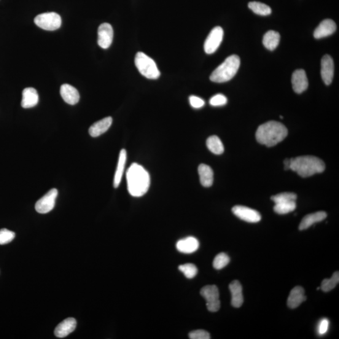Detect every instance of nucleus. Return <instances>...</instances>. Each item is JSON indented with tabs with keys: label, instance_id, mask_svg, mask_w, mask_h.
Returning <instances> with one entry per match:
<instances>
[{
	"label": "nucleus",
	"instance_id": "obj_1",
	"mask_svg": "<svg viewBox=\"0 0 339 339\" xmlns=\"http://www.w3.org/2000/svg\"><path fill=\"white\" fill-rule=\"evenodd\" d=\"M129 193L135 197H142L149 190L150 177L146 170L138 163H133L126 172Z\"/></svg>",
	"mask_w": 339,
	"mask_h": 339
},
{
	"label": "nucleus",
	"instance_id": "obj_2",
	"mask_svg": "<svg viewBox=\"0 0 339 339\" xmlns=\"http://www.w3.org/2000/svg\"><path fill=\"white\" fill-rule=\"evenodd\" d=\"M287 135V128L282 123L274 121L260 125L256 133L258 142L268 147L275 146Z\"/></svg>",
	"mask_w": 339,
	"mask_h": 339
},
{
	"label": "nucleus",
	"instance_id": "obj_3",
	"mask_svg": "<svg viewBox=\"0 0 339 339\" xmlns=\"http://www.w3.org/2000/svg\"><path fill=\"white\" fill-rule=\"evenodd\" d=\"M325 168L324 161L314 156H301L291 159L290 170L303 178L322 173Z\"/></svg>",
	"mask_w": 339,
	"mask_h": 339
},
{
	"label": "nucleus",
	"instance_id": "obj_4",
	"mask_svg": "<svg viewBox=\"0 0 339 339\" xmlns=\"http://www.w3.org/2000/svg\"><path fill=\"white\" fill-rule=\"evenodd\" d=\"M240 59L236 55L228 56L223 63L212 72L210 79L217 83L228 82L232 79L238 72L240 66Z\"/></svg>",
	"mask_w": 339,
	"mask_h": 339
},
{
	"label": "nucleus",
	"instance_id": "obj_5",
	"mask_svg": "<svg viewBox=\"0 0 339 339\" xmlns=\"http://www.w3.org/2000/svg\"><path fill=\"white\" fill-rule=\"evenodd\" d=\"M134 63L139 73L147 79H157L160 76V72L155 62L145 53H137Z\"/></svg>",
	"mask_w": 339,
	"mask_h": 339
},
{
	"label": "nucleus",
	"instance_id": "obj_6",
	"mask_svg": "<svg viewBox=\"0 0 339 339\" xmlns=\"http://www.w3.org/2000/svg\"><path fill=\"white\" fill-rule=\"evenodd\" d=\"M34 22L39 27L45 31H53L61 27V16L55 12L42 13L34 19Z\"/></svg>",
	"mask_w": 339,
	"mask_h": 339
},
{
	"label": "nucleus",
	"instance_id": "obj_7",
	"mask_svg": "<svg viewBox=\"0 0 339 339\" xmlns=\"http://www.w3.org/2000/svg\"><path fill=\"white\" fill-rule=\"evenodd\" d=\"M201 295L205 298L207 308L209 312H216L219 310V292L216 285L204 287L201 290Z\"/></svg>",
	"mask_w": 339,
	"mask_h": 339
},
{
	"label": "nucleus",
	"instance_id": "obj_8",
	"mask_svg": "<svg viewBox=\"0 0 339 339\" xmlns=\"http://www.w3.org/2000/svg\"><path fill=\"white\" fill-rule=\"evenodd\" d=\"M224 31L220 26H216L210 32L204 43V50L207 54H212L218 49L222 41Z\"/></svg>",
	"mask_w": 339,
	"mask_h": 339
},
{
	"label": "nucleus",
	"instance_id": "obj_9",
	"mask_svg": "<svg viewBox=\"0 0 339 339\" xmlns=\"http://www.w3.org/2000/svg\"><path fill=\"white\" fill-rule=\"evenodd\" d=\"M58 195V190L52 188L41 199L38 201L36 204V210L40 214H47L54 208L55 201Z\"/></svg>",
	"mask_w": 339,
	"mask_h": 339
},
{
	"label": "nucleus",
	"instance_id": "obj_10",
	"mask_svg": "<svg viewBox=\"0 0 339 339\" xmlns=\"http://www.w3.org/2000/svg\"><path fill=\"white\" fill-rule=\"evenodd\" d=\"M232 211L236 217L247 222H258L262 219L259 212L249 207L236 206L232 209Z\"/></svg>",
	"mask_w": 339,
	"mask_h": 339
},
{
	"label": "nucleus",
	"instance_id": "obj_11",
	"mask_svg": "<svg viewBox=\"0 0 339 339\" xmlns=\"http://www.w3.org/2000/svg\"><path fill=\"white\" fill-rule=\"evenodd\" d=\"M98 35V44L99 47L106 49L111 46L114 33H113L112 26L109 23L101 24L99 26Z\"/></svg>",
	"mask_w": 339,
	"mask_h": 339
},
{
	"label": "nucleus",
	"instance_id": "obj_12",
	"mask_svg": "<svg viewBox=\"0 0 339 339\" xmlns=\"http://www.w3.org/2000/svg\"><path fill=\"white\" fill-rule=\"evenodd\" d=\"M334 74V64L333 59L329 55L323 56L321 61V75L322 80L326 85H330L332 82Z\"/></svg>",
	"mask_w": 339,
	"mask_h": 339
},
{
	"label": "nucleus",
	"instance_id": "obj_13",
	"mask_svg": "<svg viewBox=\"0 0 339 339\" xmlns=\"http://www.w3.org/2000/svg\"><path fill=\"white\" fill-rule=\"evenodd\" d=\"M292 83L296 93L301 94L307 90L308 82L305 71L303 69H298L293 72Z\"/></svg>",
	"mask_w": 339,
	"mask_h": 339
},
{
	"label": "nucleus",
	"instance_id": "obj_14",
	"mask_svg": "<svg viewBox=\"0 0 339 339\" xmlns=\"http://www.w3.org/2000/svg\"><path fill=\"white\" fill-rule=\"evenodd\" d=\"M336 29H337V26L334 21L330 19H326V20L322 21L315 30L314 36L317 39L330 36L334 33Z\"/></svg>",
	"mask_w": 339,
	"mask_h": 339
},
{
	"label": "nucleus",
	"instance_id": "obj_15",
	"mask_svg": "<svg viewBox=\"0 0 339 339\" xmlns=\"http://www.w3.org/2000/svg\"><path fill=\"white\" fill-rule=\"evenodd\" d=\"M177 250L185 254H190L197 251L199 247V243L194 237L189 236L177 242L176 244Z\"/></svg>",
	"mask_w": 339,
	"mask_h": 339
},
{
	"label": "nucleus",
	"instance_id": "obj_16",
	"mask_svg": "<svg viewBox=\"0 0 339 339\" xmlns=\"http://www.w3.org/2000/svg\"><path fill=\"white\" fill-rule=\"evenodd\" d=\"M77 322L74 318H68L63 320L54 330V334L56 337L64 338L74 332L76 327Z\"/></svg>",
	"mask_w": 339,
	"mask_h": 339
},
{
	"label": "nucleus",
	"instance_id": "obj_17",
	"mask_svg": "<svg viewBox=\"0 0 339 339\" xmlns=\"http://www.w3.org/2000/svg\"><path fill=\"white\" fill-rule=\"evenodd\" d=\"M306 300L305 290L303 288L300 286L295 287L290 292L288 298L287 305L289 308L294 309L299 306Z\"/></svg>",
	"mask_w": 339,
	"mask_h": 339
},
{
	"label": "nucleus",
	"instance_id": "obj_18",
	"mask_svg": "<svg viewBox=\"0 0 339 339\" xmlns=\"http://www.w3.org/2000/svg\"><path fill=\"white\" fill-rule=\"evenodd\" d=\"M230 290L231 293V304L235 308H239L243 305L244 298L243 288L240 282L235 280L231 282Z\"/></svg>",
	"mask_w": 339,
	"mask_h": 339
},
{
	"label": "nucleus",
	"instance_id": "obj_19",
	"mask_svg": "<svg viewBox=\"0 0 339 339\" xmlns=\"http://www.w3.org/2000/svg\"><path fill=\"white\" fill-rule=\"evenodd\" d=\"M60 93L62 98L67 104L74 105L79 101V93L73 86L67 84L62 85Z\"/></svg>",
	"mask_w": 339,
	"mask_h": 339
},
{
	"label": "nucleus",
	"instance_id": "obj_20",
	"mask_svg": "<svg viewBox=\"0 0 339 339\" xmlns=\"http://www.w3.org/2000/svg\"><path fill=\"white\" fill-rule=\"evenodd\" d=\"M39 103V94L36 89L33 88H25L22 92L21 106L23 108H31L36 106Z\"/></svg>",
	"mask_w": 339,
	"mask_h": 339
},
{
	"label": "nucleus",
	"instance_id": "obj_21",
	"mask_svg": "<svg viewBox=\"0 0 339 339\" xmlns=\"http://www.w3.org/2000/svg\"><path fill=\"white\" fill-rule=\"evenodd\" d=\"M112 123L111 117H106L100 121L94 123L89 130V133L93 137H98L101 135L109 130Z\"/></svg>",
	"mask_w": 339,
	"mask_h": 339
},
{
	"label": "nucleus",
	"instance_id": "obj_22",
	"mask_svg": "<svg viewBox=\"0 0 339 339\" xmlns=\"http://www.w3.org/2000/svg\"><path fill=\"white\" fill-rule=\"evenodd\" d=\"M327 216V213L324 211H319L316 212V213L306 215L301 220L299 225V230L301 231L306 230L315 223L322 221Z\"/></svg>",
	"mask_w": 339,
	"mask_h": 339
},
{
	"label": "nucleus",
	"instance_id": "obj_23",
	"mask_svg": "<svg viewBox=\"0 0 339 339\" xmlns=\"http://www.w3.org/2000/svg\"><path fill=\"white\" fill-rule=\"evenodd\" d=\"M198 172L201 184L205 187L212 186L214 182V172L209 165L201 164L199 166Z\"/></svg>",
	"mask_w": 339,
	"mask_h": 339
},
{
	"label": "nucleus",
	"instance_id": "obj_24",
	"mask_svg": "<svg viewBox=\"0 0 339 339\" xmlns=\"http://www.w3.org/2000/svg\"><path fill=\"white\" fill-rule=\"evenodd\" d=\"M126 159H127V153H126V151L125 149H122L120 153L119 159H118V165L115 174V188L119 187L120 183L122 182L124 171H125Z\"/></svg>",
	"mask_w": 339,
	"mask_h": 339
},
{
	"label": "nucleus",
	"instance_id": "obj_25",
	"mask_svg": "<svg viewBox=\"0 0 339 339\" xmlns=\"http://www.w3.org/2000/svg\"><path fill=\"white\" fill-rule=\"evenodd\" d=\"M280 40V35L278 32L270 31L266 32L263 37V43L269 50H274L278 47Z\"/></svg>",
	"mask_w": 339,
	"mask_h": 339
},
{
	"label": "nucleus",
	"instance_id": "obj_26",
	"mask_svg": "<svg viewBox=\"0 0 339 339\" xmlns=\"http://www.w3.org/2000/svg\"><path fill=\"white\" fill-rule=\"evenodd\" d=\"M206 144L208 149L215 155H221L224 152V145L217 136H210L207 139Z\"/></svg>",
	"mask_w": 339,
	"mask_h": 339
},
{
	"label": "nucleus",
	"instance_id": "obj_27",
	"mask_svg": "<svg viewBox=\"0 0 339 339\" xmlns=\"http://www.w3.org/2000/svg\"><path fill=\"white\" fill-rule=\"evenodd\" d=\"M248 7L256 14L262 16L270 15L271 13V8L263 3L252 2L249 3Z\"/></svg>",
	"mask_w": 339,
	"mask_h": 339
},
{
	"label": "nucleus",
	"instance_id": "obj_28",
	"mask_svg": "<svg viewBox=\"0 0 339 339\" xmlns=\"http://www.w3.org/2000/svg\"><path fill=\"white\" fill-rule=\"evenodd\" d=\"M297 207V204L296 201L287 202V203H282L275 204L274 206V211L276 213L281 215L287 214L290 213Z\"/></svg>",
	"mask_w": 339,
	"mask_h": 339
},
{
	"label": "nucleus",
	"instance_id": "obj_29",
	"mask_svg": "<svg viewBox=\"0 0 339 339\" xmlns=\"http://www.w3.org/2000/svg\"><path fill=\"white\" fill-rule=\"evenodd\" d=\"M339 282V273L336 271L333 274L332 278L330 279H325L322 282L321 289L325 292L331 291L337 286Z\"/></svg>",
	"mask_w": 339,
	"mask_h": 339
},
{
	"label": "nucleus",
	"instance_id": "obj_30",
	"mask_svg": "<svg viewBox=\"0 0 339 339\" xmlns=\"http://www.w3.org/2000/svg\"><path fill=\"white\" fill-rule=\"evenodd\" d=\"M179 270L188 279L194 278L197 274V268L192 263L184 264L179 266Z\"/></svg>",
	"mask_w": 339,
	"mask_h": 339
},
{
	"label": "nucleus",
	"instance_id": "obj_31",
	"mask_svg": "<svg viewBox=\"0 0 339 339\" xmlns=\"http://www.w3.org/2000/svg\"><path fill=\"white\" fill-rule=\"evenodd\" d=\"M274 203H287V202L296 201L297 199V195L294 193L284 192L279 193L271 197Z\"/></svg>",
	"mask_w": 339,
	"mask_h": 339
},
{
	"label": "nucleus",
	"instance_id": "obj_32",
	"mask_svg": "<svg viewBox=\"0 0 339 339\" xmlns=\"http://www.w3.org/2000/svg\"><path fill=\"white\" fill-rule=\"evenodd\" d=\"M230 262V258L228 257V255L224 253V252H221V253L217 255L215 257L213 262V266L215 269L219 270L225 267Z\"/></svg>",
	"mask_w": 339,
	"mask_h": 339
},
{
	"label": "nucleus",
	"instance_id": "obj_33",
	"mask_svg": "<svg viewBox=\"0 0 339 339\" xmlns=\"http://www.w3.org/2000/svg\"><path fill=\"white\" fill-rule=\"evenodd\" d=\"M15 233L7 230L2 229L0 230V245L7 244L12 242L14 239Z\"/></svg>",
	"mask_w": 339,
	"mask_h": 339
},
{
	"label": "nucleus",
	"instance_id": "obj_34",
	"mask_svg": "<svg viewBox=\"0 0 339 339\" xmlns=\"http://www.w3.org/2000/svg\"><path fill=\"white\" fill-rule=\"evenodd\" d=\"M228 99L222 94H217L212 97L210 99L209 103L212 106H222L227 104Z\"/></svg>",
	"mask_w": 339,
	"mask_h": 339
},
{
	"label": "nucleus",
	"instance_id": "obj_35",
	"mask_svg": "<svg viewBox=\"0 0 339 339\" xmlns=\"http://www.w3.org/2000/svg\"><path fill=\"white\" fill-rule=\"evenodd\" d=\"M191 339H210L211 335L209 333L204 330H196L192 331L188 334Z\"/></svg>",
	"mask_w": 339,
	"mask_h": 339
},
{
	"label": "nucleus",
	"instance_id": "obj_36",
	"mask_svg": "<svg viewBox=\"0 0 339 339\" xmlns=\"http://www.w3.org/2000/svg\"><path fill=\"white\" fill-rule=\"evenodd\" d=\"M189 101L191 106L196 109L201 108L205 104V101L203 99L195 96H191L189 98Z\"/></svg>",
	"mask_w": 339,
	"mask_h": 339
},
{
	"label": "nucleus",
	"instance_id": "obj_37",
	"mask_svg": "<svg viewBox=\"0 0 339 339\" xmlns=\"http://www.w3.org/2000/svg\"><path fill=\"white\" fill-rule=\"evenodd\" d=\"M329 321L327 319H324L320 322L318 328V332L319 335H324L327 332L329 329Z\"/></svg>",
	"mask_w": 339,
	"mask_h": 339
},
{
	"label": "nucleus",
	"instance_id": "obj_38",
	"mask_svg": "<svg viewBox=\"0 0 339 339\" xmlns=\"http://www.w3.org/2000/svg\"><path fill=\"white\" fill-rule=\"evenodd\" d=\"M290 165H291V159H285L284 161V166L286 171L290 170Z\"/></svg>",
	"mask_w": 339,
	"mask_h": 339
}]
</instances>
